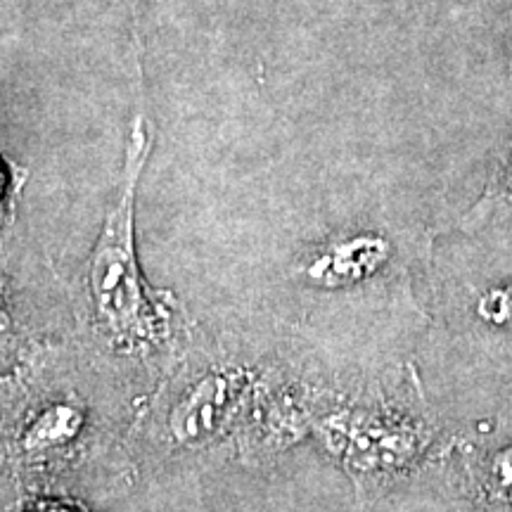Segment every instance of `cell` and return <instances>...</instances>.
<instances>
[{
  "mask_svg": "<svg viewBox=\"0 0 512 512\" xmlns=\"http://www.w3.org/2000/svg\"><path fill=\"white\" fill-rule=\"evenodd\" d=\"M152 150V126L143 114L133 119L121 171L119 195L102 223L100 238L88 259L86 290L93 320L112 347L152 351L171 330L166 292L147 287L136 254V192Z\"/></svg>",
  "mask_w": 512,
  "mask_h": 512,
  "instance_id": "obj_1",
  "label": "cell"
},
{
  "mask_svg": "<svg viewBox=\"0 0 512 512\" xmlns=\"http://www.w3.org/2000/svg\"><path fill=\"white\" fill-rule=\"evenodd\" d=\"M240 392L242 384L238 375L216 373L197 382L188 396L178 403L174 418H171V427L178 439H204L214 432L226 420L230 406Z\"/></svg>",
  "mask_w": 512,
  "mask_h": 512,
  "instance_id": "obj_2",
  "label": "cell"
},
{
  "mask_svg": "<svg viewBox=\"0 0 512 512\" xmlns=\"http://www.w3.org/2000/svg\"><path fill=\"white\" fill-rule=\"evenodd\" d=\"M463 226L467 230L512 226V126L496 147L482 195L467 211Z\"/></svg>",
  "mask_w": 512,
  "mask_h": 512,
  "instance_id": "obj_3",
  "label": "cell"
},
{
  "mask_svg": "<svg viewBox=\"0 0 512 512\" xmlns=\"http://www.w3.org/2000/svg\"><path fill=\"white\" fill-rule=\"evenodd\" d=\"M83 425V415L69 403H50L24 420L17 437V448L22 456L36 458L60 451L76 439Z\"/></svg>",
  "mask_w": 512,
  "mask_h": 512,
  "instance_id": "obj_4",
  "label": "cell"
},
{
  "mask_svg": "<svg viewBox=\"0 0 512 512\" xmlns=\"http://www.w3.org/2000/svg\"><path fill=\"white\" fill-rule=\"evenodd\" d=\"M384 256V247L382 242H373V240H356V242H347V245H339L337 249H332L318 261L313 264L311 273L313 275H335V278H358L363 271H368L370 266L380 264Z\"/></svg>",
  "mask_w": 512,
  "mask_h": 512,
  "instance_id": "obj_5",
  "label": "cell"
},
{
  "mask_svg": "<svg viewBox=\"0 0 512 512\" xmlns=\"http://www.w3.org/2000/svg\"><path fill=\"white\" fill-rule=\"evenodd\" d=\"M19 512H86V510H79V508H74V505L57 503V501H38V503L27 505V508L19 510Z\"/></svg>",
  "mask_w": 512,
  "mask_h": 512,
  "instance_id": "obj_6",
  "label": "cell"
},
{
  "mask_svg": "<svg viewBox=\"0 0 512 512\" xmlns=\"http://www.w3.org/2000/svg\"><path fill=\"white\" fill-rule=\"evenodd\" d=\"M505 22H508V34L512 38V0H508V5H505Z\"/></svg>",
  "mask_w": 512,
  "mask_h": 512,
  "instance_id": "obj_7",
  "label": "cell"
}]
</instances>
